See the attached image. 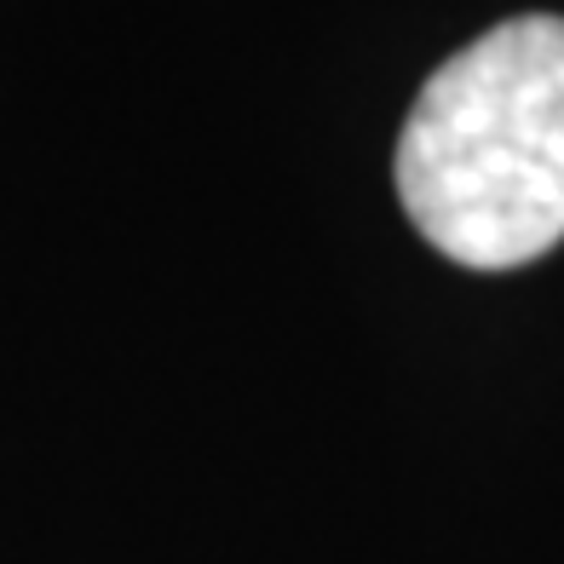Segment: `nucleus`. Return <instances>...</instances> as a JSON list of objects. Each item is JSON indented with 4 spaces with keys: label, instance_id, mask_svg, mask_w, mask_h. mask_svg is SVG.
<instances>
[{
    "label": "nucleus",
    "instance_id": "f257e3e1",
    "mask_svg": "<svg viewBox=\"0 0 564 564\" xmlns=\"http://www.w3.org/2000/svg\"><path fill=\"white\" fill-rule=\"evenodd\" d=\"M398 196L473 271L564 242V18H507L432 75L398 133Z\"/></svg>",
    "mask_w": 564,
    "mask_h": 564
}]
</instances>
